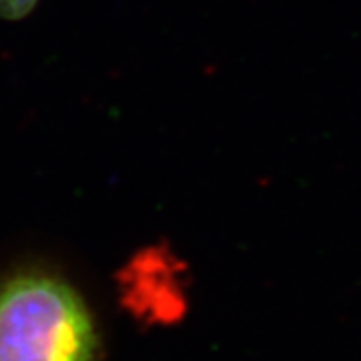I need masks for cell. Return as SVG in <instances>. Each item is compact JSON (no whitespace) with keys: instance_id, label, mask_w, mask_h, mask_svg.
I'll list each match as a JSON object with an SVG mask.
<instances>
[{"instance_id":"6da1fadb","label":"cell","mask_w":361,"mask_h":361,"mask_svg":"<svg viewBox=\"0 0 361 361\" xmlns=\"http://www.w3.org/2000/svg\"><path fill=\"white\" fill-rule=\"evenodd\" d=\"M96 326L65 279L24 269L0 282V361H94Z\"/></svg>"},{"instance_id":"7a4b0ae2","label":"cell","mask_w":361,"mask_h":361,"mask_svg":"<svg viewBox=\"0 0 361 361\" xmlns=\"http://www.w3.org/2000/svg\"><path fill=\"white\" fill-rule=\"evenodd\" d=\"M179 282V269L162 252L140 255L124 275L126 295L133 300L137 312L162 317L168 310H180Z\"/></svg>"},{"instance_id":"3957f363","label":"cell","mask_w":361,"mask_h":361,"mask_svg":"<svg viewBox=\"0 0 361 361\" xmlns=\"http://www.w3.org/2000/svg\"><path fill=\"white\" fill-rule=\"evenodd\" d=\"M39 0H0V17L23 19L37 6Z\"/></svg>"}]
</instances>
